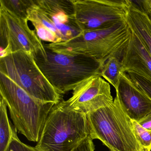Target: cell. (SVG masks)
Masks as SVG:
<instances>
[{
  "instance_id": "cell-7",
  "label": "cell",
  "mask_w": 151,
  "mask_h": 151,
  "mask_svg": "<svg viewBox=\"0 0 151 151\" xmlns=\"http://www.w3.org/2000/svg\"><path fill=\"white\" fill-rule=\"evenodd\" d=\"M3 73L34 99L45 103L58 104L63 95L42 73L33 56L23 51L0 58Z\"/></svg>"
},
{
  "instance_id": "cell-11",
  "label": "cell",
  "mask_w": 151,
  "mask_h": 151,
  "mask_svg": "<svg viewBox=\"0 0 151 151\" xmlns=\"http://www.w3.org/2000/svg\"><path fill=\"white\" fill-rule=\"evenodd\" d=\"M116 91L123 110L130 119L139 122L151 113V99L127 73L121 75Z\"/></svg>"
},
{
  "instance_id": "cell-15",
  "label": "cell",
  "mask_w": 151,
  "mask_h": 151,
  "mask_svg": "<svg viewBox=\"0 0 151 151\" xmlns=\"http://www.w3.org/2000/svg\"><path fill=\"white\" fill-rule=\"evenodd\" d=\"M6 104L0 98V151H8L13 136L14 128L8 116Z\"/></svg>"
},
{
  "instance_id": "cell-19",
  "label": "cell",
  "mask_w": 151,
  "mask_h": 151,
  "mask_svg": "<svg viewBox=\"0 0 151 151\" xmlns=\"http://www.w3.org/2000/svg\"><path fill=\"white\" fill-rule=\"evenodd\" d=\"M134 83L151 99V82L134 73H128Z\"/></svg>"
},
{
  "instance_id": "cell-12",
  "label": "cell",
  "mask_w": 151,
  "mask_h": 151,
  "mask_svg": "<svg viewBox=\"0 0 151 151\" xmlns=\"http://www.w3.org/2000/svg\"><path fill=\"white\" fill-rule=\"evenodd\" d=\"M121 61L123 73H134L151 82V55L142 40L133 32L122 52Z\"/></svg>"
},
{
  "instance_id": "cell-6",
  "label": "cell",
  "mask_w": 151,
  "mask_h": 151,
  "mask_svg": "<svg viewBox=\"0 0 151 151\" xmlns=\"http://www.w3.org/2000/svg\"><path fill=\"white\" fill-rule=\"evenodd\" d=\"M47 59H35L37 65L53 86L62 95L94 76H101L102 65L83 55H67L46 48Z\"/></svg>"
},
{
  "instance_id": "cell-22",
  "label": "cell",
  "mask_w": 151,
  "mask_h": 151,
  "mask_svg": "<svg viewBox=\"0 0 151 151\" xmlns=\"http://www.w3.org/2000/svg\"><path fill=\"white\" fill-rule=\"evenodd\" d=\"M137 122L145 129L151 130V112L146 117Z\"/></svg>"
},
{
  "instance_id": "cell-16",
  "label": "cell",
  "mask_w": 151,
  "mask_h": 151,
  "mask_svg": "<svg viewBox=\"0 0 151 151\" xmlns=\"http://www.w3.org/2000/svg\"><path fill=\"white\" fill-rule=\"evenodd\" d=\"M33 2V0H0V6L17 17L28 21V10Z\"/></svg>"
},
{
  "instance_id": "cell-9",
  "label": "cell",
  "mask_w": 151,
  "mask_h": 151,
  "mask_svg": "<svg viewBox=\"0 0 151 151\" xmlns=\"http://www.w3.org/2000/svg\"><path fill=\"white\" fill-rule=\"evenodd\" d=\"M76 22L83 31L126 21L130 0H72Z\"/></svg>"
},
{
  "instance_id": "cell-17",
  "label": "cell",
  "mask_w": 151,
  "mask_h": 151,
  "mask_svg": "<svg viewBox=\"0 0 151 151\" xmlns=\"http://www.w3.org/2000/svg\"><path fill=\"white\" fill-rule=\"evenodd\" d=\"M131 123L135 137L142 151H151V130L143 128L136 121L131 120Z\"/></svg>"
},
{
  "instance_id": "cell-14",
  "label": "cell",
  "mask_w": 151,
  "mask_h": 151,
  "mask_svg": "<svg viewBox=\"0 0 151 151\" xmlns=\"http://www.w3.org/2000/svg\"><path fill=\"white\" fill-rule=\"evenodd\" d=\"M121 56H114L105 63L101 69V76L116 90L122 71Z\"/></svg>"
},
{
  "instance_id": "cell-4",
  "label": "cell",
  "mask_w": 151,
  "mask_h": 151,
  "mask_svg": "<svg viewBox=\"0 0 151 151\" xmlns=\"http://www.w3.org/2000/svg\"><path fill=\"white\" fill-rule=\"evenodd\" d=\"M28 20L40 40L49 43L68 41L82 32L72 0H33Z\"/></svg>"
},
{
  "instance_id": "cell-2",
  "label": "cell",
  "mask_w": 151,
  "mask_h": 151,
  "mask_svg": "<svg viewBox=\"0 0 151 151\" xmlns=\"http://www.w3.org/2000/svg\"><path fill=\"white\" fill-rule=\"evenodd\" d=\"M90 137L87 115L69 108L62 100L50 111L35 148L38 151H72Z\"/></svg>"
},
{
  "instance_id": "cell-8",
  "label": "cell",
  "mask_w": 151,
  "mask_h": 151,
  "mask_svg": "<svg viewBox=\"0 0 151 151\" xmlns=\"http://www.w3.org/2000/svg\"><path fill=\"white\" fill-rule=\"evenodd\" d=\"M0 58L23 51L34 59H47L45 45L35 30L29 28L28 20L17 17L2 6H0Z\"/></svg>"
},
{
  "instance_id": "cell-1",
  "label": "cell",
  "mask_w": 151,
  "mask_h": 151,
  "mask_svg": "<svg viewBox=\"0 0 151 151\" xmlns=\"http://www.w3.org/2000/svg\"><path fill=\"white\" fill-rule=\"evenodd\" d=\"M132 35V31L125 21L102 29L82 32L68 41L48 43L45 46L57 53L85 55L103 66L110 57L122 56Z\"/></svg>"
},
{
  "instance_id": "cell-3",
  "label": "cell",
  "mask_w": 151,
  "mask_h": 151,
  "mask_svg": "<svg viewBox=\"0 0 151 151\" xmlns=\"http://www.w3.org/2000/svg\"><path fill=\"white\" fill-rule=\"evenodd\" d=\"M0 94L17 130L29 141L38 142L47 118L55 104L36 99L2 73Z\"/></svg>"
},
{
  "instance_id": "cell-21",
  "label": "cell",
  "mask_w": 151,
  "mask_h": 151,
  "mask_svg": "<svg viewBox=\"0 0 151 151\" xmlns=\"http://www.w3.org/2000/svg\"><path fill=\"white\" fill-rule=\"evenodd\" d=\"M135 2L151 20V0H140L136 1Z\"/></svg>"
},
{
  "instance_id": "cell-5",
  "label": "cell",
  "mask_w": 151,
  "mask_h": 151,
  "mask_svg": "<svg viewBox=\"0 0 151 151\" xmlns=\"http://www.w3.org/2000/svg\"><path fill=\"white\" fill-rule=\"evenodd\" d=\"M91 139H98L110 151H142L132 129L131 119L116 96L113 103L87 115Z\"/></svg>"
},
{
  "instance_id": "cell-18",
  "label": "cell",
  "mask_w": 151,
  "mask_h": 151,
  "mask_svg": "<svg viewBox=\"0 0 151 151\" xmlns=\"http://www.w3.org/2000/svg\"><path fill=\"white\" fill-rule=\"evenodd\" d=\"M17 130L15 127L8 151H38L35 147H32L22 142L17 137Z\"/></svg>"
},
{
  "instance_id": "cell-20",
  "label": "cell",
  "mask_w": 151,
  "mask_h": 151,
  "mask_svg": "<svg viewBox=\"0 0 151 151\" xmlns=\"http://www.w3.org/2000/svg\"><path fill=\"white\" fill-rule=\"evenodd\" d=\"M95 146L91 138L86 139L80 143L72 151H94Z\"/></svg>"
},
{
  "instance_id": "cell-10",
  "label": "cell",
  "mask_w": 151,
  "mask_h": 151,
  "mask_svg": "<svg viewBox=\"0 0 151 151\" xmlns=\"http://www.w3.org/2000/svg\"><path fill=\"white\" fill-rule=\"evenodd\" d=\"M114 100L110 84L97 76L79 84L72 91L71 97L64 102L69 108L87 115L110 105Z\"/></svg>"
},
{
  "instance_id": "cell-13",
  "label": "cell",
  "mask_w": 151,
  "mask_h": 151,
  "mask_svg": "<svg viewBox=\"0 0 151 151\" xmlns=\"http://www.w3.org/2000/svg\"><path fill=\"white\" fill-rule=\"evenodd\" d=\"M126 22L142 40L151 55V20L133 1L130 0Z\"/></svg>"
}]
</instances>
